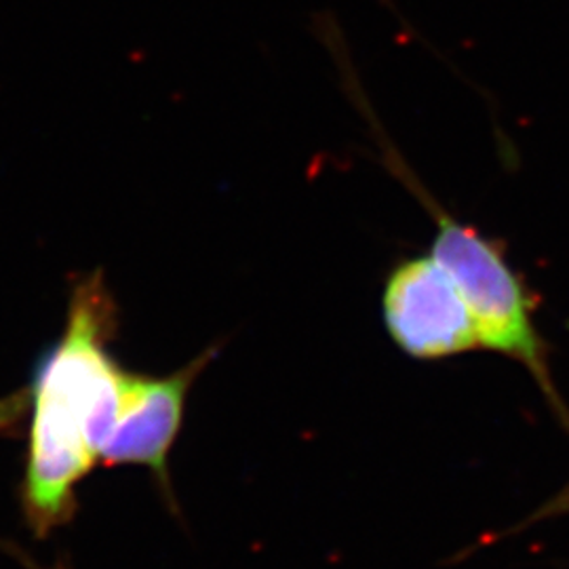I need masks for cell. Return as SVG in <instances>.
Segmentation results:
<instances>
[{"label": "cell", "mask_w": 569, "mask_h": 569, "mask_svg": "<svg viewBox=\"0 0 569 569\" xmlns=\"http://www.w3.org/2000/svg\"><path fill=\"white\" fill-rule=\"evenodd\" d=\"M418 194L430 204L437 222L430 256L448 270L462 291L477 323L481 348L521 363L550 401L559 406L547 363V346L533 323V300L521 277L510 268L502 247L432 203L425 188ZM561 411L566 409L561 407Z\"/></svg>", "instance_id": "2"}, {"label": "cell", "mask_w": 569, "mask_h": 569, "mask_svg": "<svg viewBox=\"0 0 569 569\" xmlns=\"http://www.w3.org/2000/svg\"><path fill=\"white\" fill-rule=\"evenodd\" d=\"M0 549L7 550L9 555H13V557H18V561H20L21 566H26V569H70L66 563H61L58 561L56 566H51V568H42L41 563H37L32 557H28L20 547H16V545H0Z\"/></svg>", "instance_id": "6"}, {"label": "cell", "mask_w": 569, "mask_h": 569, "mask_svg": "<svg viewBox=\"0 0 569 569\" xmlns=\"http://www.w3.org/2000/svg\"><path fill=\"white\" fill-rule=\"evenodd\" d=\"M213 355L216 348H209L169 376H146L124 369L117 422L103 443L100 465L148 468L161 483L167 500H173L169 456L182 430L190 387Z\"/></svg>", "instance_id": "4"}, {"label": "cell", "mask_w": 569, "mask_h": 569, "mask_svg": "<svg viewBox=\"0 0 569 569\" xmlns=\"http://www.w3.org/2000/svg\"><path fill=\"white\" fill-rule=\"evenodd\" d=\"M559 515H569V481L568 486L559 489L545 507H540L531 515V521L550 519V517H559Z\"/></svg>", "instance_id": "5"}, {"label": "cell", "mask_w": 569, "mask_h": 569, "mask_svg": "<svg viewBox=\"0 0 569 569\" xmlns=\"http://www.w3.org/2000/svg\"><path fill=\"white\" fill-rule=\"evenodd\" d=\"M382 315L388 336L411 359L441 361L481 348L462 291L430 253L390 270Z\"/></svg>", "instance_id": "3"}, {"label": "cell", "mask_w": 569, "mask_h": 569, "mask_svg": "<svg viewBox=\"0 0 569 569\" xmlns=\"http://www.w3.org/2000/svg\"><path fill=\"white\" fill-rule=\"evenodd\" d=\"M114 333L117 305L102 272L82 274L58 342L39 357L28 387L0 401V430L30 411L20 507L37 538L74 519L79 486L117 422L124 367L110 352Z\"/></svg>", "instance_id": "1"}]
</instances>
